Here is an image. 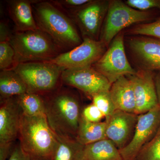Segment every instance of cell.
Segmentation results:
<instances>
[{
  "mask_svg": "<svg viewBox=\"0 0 160 160\" xmlns=\"http://www.w3.org/2000/svg\"><path fill=\"white\" fill-rule=\"evenodd\" d=\"M130 52L141 70H160V40L149 37H134L129 41Z\"/></svg>",
  "mask_w": 160,
  "mask_h": 160,
  "instance_id": "14",
  "label": "cell"
},
{
  "mask_svg": "<svg viewBox=\"0 0 160 160\" xmlns=\"http://www.w3.org/2000/svg\"><path fill=\"white\" fill-rule=\"evenodd\" d=\"M13 143H0V160H7L11 154Z\"/></svg>",
  "mask_w": 160,
  "mask_h": 160,
  "instance_id": "31",
  "label": "cell"
},
{
  "mask_svg": "<svg viewBox=\"0 0 160 160\" xmlns=\"http://www.w3.org/2000/svg\"><path fill=\"white\" fill-rule=\"evenodd\" d=\"M22 113L15 97L1 99L0 143H13L18 138Z\"/></svg>",
  "mask_w": 160,
  "mask_h": 160,
  "instance_id": "15",
  "label": "cell"
},
{
  "mask_svg": "<svg viewBox=\"0 0 160 160\" xmlns=\"http://www.w3.org/2000/svg\"><path fill=\"white\" fill-rule=\"evenodd\" d=\"M15 52L8 41L0 42V69H12L14 66Z\"/></svg>",
  "mask_w": 160,
  "mask_h": 160,
  "instance_id": "26",
  "label": "cell"
},
{
  "mask_svg": "<svg viewBox=\"0 0 160 160\" xmlns=\"http://www.w3.org/2000/svg\"><path fill=\"white\" fill-rule=\"evenodd\" d=\"M32 160H52V159H32Z\"/></svg>",
  "mask_w": 160,
  "mask_h": 160,
  "instance_id": "34",
  "label": "cell"
},
{
  "mask_svg": "<svg viewBox=\"0 0 160 160\" xmlns=\"http://www.w3.org/2000/svg\"><path fill=\"white\" fill-rule=\"evenodd\" d=\"M81 160H123L119 149L108 139L84 146Z\"/></svg>",
  "mask_w": 160,
  "mask_h": 160,
  "instance_id": "18",
  "label": "cell"
},
{
  "mask_svg": "<svg viewBox=\"0 0 160 160\" xmlns=\"http://www.w3.org/2000/svg\"><path fill=\"white\" fill-rule=\"evenodd\" d=\"M15 97L23 114L29 116L46 115V106L42 96L27 92Z\"/></svg>",
  "mask_w": 160,
  "mask_h": 160,
  "instance_id": "22",
  "label": "cell"
},
{
  "mask_svg": "<svg viewBox=\"0 0 160 160\" xmlns=\"http://www.w3.org/2000/svg\"><path fill=\"white\" fill-rule=\"evenodd\" d=\"M151 17L148 12L133 9L122 1H110L99 40L108 46L123 29L135 23L147 21Z\"/></svg>",
  "mask_w": 160,
  "mask_h": 160,
  "instance_id": "6",
  "label": "cell"
},
{
  "mask_svg": "<svg viewBox=\"0 0 160 160\" xmlns=\"http://www.w3.org/2000/svg\"><path fill=\"white\" fill-rule=\"evenodd\" d=\"M106 46L100 40L84 38L82 42L73 49L61 53L48 62L64 69H82L92 67L106 51Z\"/></svg>",
  "mask_w": 160,
  "mask_h": 160,
  "instance_id": "8",
  "label": "cell"
},
{
  "mask_svg": "<svg viewBox=\"0 0 160 160\" xmlns=\"http://www.w3.org/2000/svg\"><path fill=\"white\" fill-rule=\"evenodd\" d=\"M160 126L159 105L139 115L133 137L127 146L119 149L123 160H136L143 146L153 138Z\"/></svg>",
  "mask_w": 160,
  "mask_h": 160,
  "instance_id": "10",
  "label": "cell"
},
{
  "mask_svg": "<svg viewBox=\"0 0 160 160\" xmlns=\"http://www.w3.org/2000/svg\"><path fill=\"white\" fill-rule=\"evenodd\" d=\"M129 32L134 35L149 37L160 40V17L152 22L137 25Z\"/></svg>",
  "mask_w": 160,
  "mask_h": 160,
  "instance_id": "25",
  "label": "cell"
},
{
  "mask_svg": "<svg viewBox=\"0 0 160 160\" xmlns=\"http://www.w3.org/2000/svg\"><path fill=\"white\" fill-rule=\"evenodd\" d=\"M26 84L27 92L45 96L53 92L62 84L64 68L49 62L20 63L12 69Z\"/></svg>",
  "mask_w": 160,
  "mask_h": 160,
  "instance_id": "5",
  "label": "cell"
},
{
  "mask_svg": "<svg viewBox=\"0 0 160 160\" xmlns=\"http://www.w3.org/2000/svg\"><path fill=\"white\" fill-rule=\"evenodd\" d=\"M106 122L93 123L85 119L81 116L76 140L83 146H86L106 138Z\"/></svg>",
  "mask_w": 160,
  "mask_h": 160,
  "instance_id": "20",
  "label": "cell"
},
{
  "mask_svg": "<svg viewBox=\"0 0 160 160\" xmlns=\"http://www.w3.org/2000/svg\"><path fill=\"white\" fill-rule=\"evenodd\" d=\"M57 136L58 146L52 160H81L84 146L75 140Z\"/></svg>",
  "mask_w": 160,
  "mask_h": 160,
  "instance_id": "21",
  "label": "cell"
},
{
  "mask_svg": "<svg viewBox=\"0 0 160 160\" xmlns=\"http://www.w3.org/2000/svg\"><path fill=\"white\" fill-rule=\"evenodd\" d=\"M9 42L15 52L13 68L20 63L50 61L62 53L53 40L39 29L15 31Z\"/></svg>",
  "mask_w": 160,
  "mask_h": 160,
  "instance_id": "4",
  "label": "cell"
},
{
  "mask_svg": "<svg viewBox=\"0 0 160 160\" xmlns=\"http://www.w3.org/2000/svg\"><path fill=\"white\" fill-rule=\"evenodd\" d=\"M92 67L111 84L122 77L134 74L137 72L126 57L122 33L113 39L102 56Z\"/></svg>",
  "mask_w": 160,
  "mask_h": 160,
  "instance_id": "7",
  "label": "cell"
},
{
  "mask_svg": "<svg viewBox=\"0 0 160 160\" xmlns=\"http://www.w3.org/2000/svg\"><path fill=\"white\" fill-rule=\"evenodd\" d=\"M109 93L116 109L135 113L136 103L134 90L127 76L122 77L112 83Z\"/></svg>",
  "mask_w": 160,
  "mask_h": 160,
  "instance_id": "17",
  "label": "cell"
},
{
  "mask_svg": "<svg viewBox=\"0 0 160 160\" xmlns=\"http://www.w3.org/2000/svg\"><path fill=\"white\" fill-rule=\"evenodd\" d=\"M138 115L116 109L106 118V138L112 141L118 149L127 146L133 137Z\"/></svg>",
  "mask_w": 160,
  "mask_h": 160,
  "instance_id": "13",
  "label": "cell"
},
{
  "mask_svg": "<svg viewBox=\"0 0 160 160\" xmlns=\"http://www.w3.org/2000/svg\"><path fill=\"white\" fill-rule=\"evenodd\" d=\"M12 33L6 22H1L0 24V42H9Z\"/></svg>",
  "mask_w": 160,
  "mask_h": 160,
  "instance_id": "32",
  "label": "cell"
},
{
  "mask_svg": "<svg viewBox=\"0 0 160 160\" xmlns=\"http://www.w3.org/2000/svg\"><path fill=\"white\" fill-rule=\"evenodd\" d=\"M42 97L46 119L52 131L58 136L76 140L82 116L77 94L68 88L60 86Z\"/></svg>",
  "mask_w": 160,
  "mask_h": 160,
  "instance_id": "1",
  "label": "cell"
},
{
  "mask_svg": "<svg viewBox=\"0 0 160 160\" xmlns=\"http://www.w3.org/2000/svg\"><path fill=\"white\" fill-rule=\"evenodd\" d=\"M8 12L14 23L16 31L25 32L35 30L38 28L32 12V1H8Z\"/></svg>",
  "mask_w": 160,
  "mask_h": 160,
  "instance_id": "16",
  "label": "cell"
},
{
  "mask_svg": "<svg viewBox=\"0 0 160 160\" xmlns=\"http://www.w3.org/2000/svg\"><path fill=\"white\" fill-rule=\"evenodd\" d=\"M154 80L159 105L160 106V70L155 75Z\"/></svg>",
  "mask_w": 160,
  "mask_h": 160,
  "instance_id": "33",
  "label": "cell"
},
{
  "mask_svg": "<svg viewBox=\"0 0 160 160\" xmlns=\"http://www.w3.org/2000/svg\"><path fill=\"white\" fill-rule=\"evenodd\" d=\"M91 0H57L51 2L66 13H68L86 5Z\"/></svg>",
  "mask_w": 160,
  "mask_h": 160,
  "instance_id": "28",
  "label": "cell"
},
{
  "mask_svg": "<svg viewBox=\"0 0 160 160\" xmlns=\"http://www.w3.org/2000/svg\"><path fill=\"white\" fill-rule=\"evenodd\" d=\"M110 1H90L74 11L66 13L78 26L84 38L98 40Z\"/></svg>",
  "mask_w": 160,
  "mask_h": 160,
  "instance_id": "9",
  "label": "cell"
},
{
  "mask_svg": "<svg viewBox=\"0 0 160 160\" xmlns=\"http://www.w3.org/2000/svg\"><path fill=\"white\" fill-rule=\"evenodd\" d=\"M125 3L129 7L141 11L157 8L160 10V0H127Z\"/></svg>",
  "mask_w": 160,
  "mask_h": 160,
  "instance_id": "27",
  "label": "cell"
},
{
  "mask_svg": "<svg viewBox=\"0 0 160 160\" xmlns=\"http://www.w3.org/2000/svg\"><path fill=\"white\" fill-rule=\"evenodd\" d=\"M61 81L62 84L76 88L92 98L100 92L109 91L112 85L92 67L65 69Z\"/></svg>",
  "mask_w": 160,
  "mask_h": 160,
  "instance_id": "11",
  "label": "cell"
},
{
  "mask_svg": "<svg viewBox=\"0 0 160 160\" xmlns=\"http://www.w3.org/2000/svg\"><path fill=\"white\" fill-rule=\"evenodd\" d=\"M19 144L33 159H52L58 146L57 136L49 126L46 115L21 114Z\"/></svg>",
  "mask_w": 160,
  "mask_h": 160,
  "instance_id": "3",
  "label": "cell"
},
{
  "mask_svg": "<svg viewBox=\"0 0 160 160\" xmlns=\"http://www.w3.org/2000/svg\"><path fill=\"white\" fill-rule=\"evenodd\" d=\"M92 103L99 109L105 118L111 115L116 110L109 91L100 92L92 97Z\"/></svg>",
  "mask_w": 160,
  "mask_h": 160,
  "instance_id": "24",
  "label": "cell"
},
{
  "mask_svg": "<svg viewBox=\"0 0 160 160\" xmlns=\"http://www.w3.org/2000/svg\"><path fill=\"white\" fill-rule=\"evenodd\" d=\"M32 6L38 28L48 34L62 52L82 42L73 21L51 1H32Z\"/></svg>",
  "mask_w": 160,
  "mask_h": 160,
  "instance_id": "2",
  "label": "cell"
},
{
  "mask_svg": "<svg viewBox=\"0 0 160 160\" xmlns=\"http://www.w3.org/2000/svg\"><path fill=\"white\" fill-rule=\"evenodd\" d=\"M153 71L140 70L127 76L131 82L136 103L135 114L146 113L159 106Z\"/></svg>",
  "mask_w": 160,
  "mask_h": 160,
  "instance_id": "12",
  "label": "cell"
},
{
  "mask_svg": "<svg viewBox=\"0 0 160 160\" xmlns=\"http://www.w3.org/2000/svg\"><path fill=\"white\" fill-rule=\"evenodd\" d=\"M27 92V87L19 75L12 69L0 72L1 99L14 97Z\"/></svg>",
  "mask_w": 160,
  "mask_h": 160,
  "instance_id": "19",
  "label": "cell"
},
{
  "mask_svg": "<svg viewBox=\"0 0 160 160\" xmlns=\"http://www.w3.org/2000/svg\"><path fill=\"white\" fill-rule=\"evenodd\" d=\"M82 116L87 121L93 123L99 122L105 117L99 109L92 103L83 109Z\"/></svg>",
  "mask_w": 160,
  "mask_h": 160,
  "instance_id": "29",
  "label": "cell"
},
{
  "mask_svg": "<svg viewBox=\"0 0 160 160\" xmlns=\"http://www.w3.org/2000/svg\"><path fill=\"white\" fill-rule=\"evenodd\" d=\"M136 160H160V126L153 138L143 146Z\"/></svg>",
  "mask_w": 160,
  "mask_h": 160,
  "instance_id": "23",
  "label": "cell"
},
{
  "mask_svg": "<svg viewBox=\"0 0 160 160\" xmlns=\"http://www.w3.org/2000/svg\"><path fill=\"white\" fill-rule=\"evenodd\" d=\"M7 160H32V159L23 150L20 144H18L13 147Z\"/></svg>",
  "mask_w": 160,
  "mask_h": 160,
  "instance_id": "30",
  "label": "cell"
}]
</instances>
